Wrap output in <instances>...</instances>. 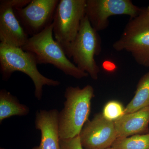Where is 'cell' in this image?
Masks as SVG:
<instances>
[{
  "label": "cell",
  "instance_id": "obj_12",
  "mask_svg": "<svg viewBox=\"0 0 149 149\" xmlns=\"http://www.w3.org/2000/svg\"><path fill=\"white\" fill-rule=\"evenodd\" d=\"M114 122L117 139L149 133V106L126 113Z\"/></svg>",
  "mask_w": 149,
  "mask_h": 149
},
{
  "label": "cell",
  "instance_id": "obj_13",
  "mask_svg": "<svg viewBox=\"0 0 149 149\" xmlns=\"http://www.w3.org/2000/svg\"><path fill=\"white\" fill-rule=\"evenodd\" d=\"M30 109L26 105L20 103L18 99L6 89L0 91V123L13 116H25Z\"/></svg>",
  "mask_w": 149,
  "mask_h": 149
},
{
  "label": "cell",
  "instance_id": "obj_17",
  "mask_svg": "<svg viewBox=\"0 0 149 149\" xmlns=\"http://www.w3.org/2000/svg\"><path fill=\"white\" fill-rule=\"evenodd\" d=\"M60 149H83L80 143V136L72 139L60 140Z\"/></svg>",
  "mask_w": 149,
  "mask_h": 149
},
{
  "label": "cell",
  "instance_id": "obj_3",
  "mask_svg": "<svg viewBox=\"0 0 149 149\" xmlns=\"http://www.w3.org/2000/svg\"><path fill=\"white\" fill-rule=\"evenodd\" d=\"M53 35L52 23L40 33L29 37L22 49L33 54L38 64L52 65L66 75L77 79L89 76L69 60Z\"/></svg>",
  "mask_w": 149,
  "mask_h": 149
},
{
  "label": "cell",
  "instance_id": "obj_2",
  "mask_svg": "<svg viewBox=\"0 0 149 149\" xmlns=\"http://www.w3.org/2000/svg\"><path fill=\"white\" fill-rule=\"evenodd\" d=\"M35 56L31 53L0 43V72L2 79L7 81L14 72H23L29 76L35 86L34 95L36 99H42L43 87H56L60 85L58 80L50 79L41 74L37 68Z\"/></svg>",
  "mask_w": 149,
  "mask_h": 149
},
{
  "label": "cell",
  "instance_id": "obj_7",
  "mask_svg": "<svg viewBox=\"0 0 149 149\" xmlns=\"http://www.w3.org/2000/svg\"><path fill=\"white\" fill-rule=\"evenodd\" d=\"M142 10L130 0H87L85 15L92 27L99 32L108 27L110 17L126 15L133 18Z\"/></svg>",
  "mask_w": 149,
  "mask_h": 149
},
{
  "label": "cell",
  "instance_id": "obj_15",
  "mask_svg": "<svg viewBox=\"0 0 149 149\" xmlns=\"http://www.w3.org/2000/svg\"><path fill=\"white\" fill-rule=\"evenodd\" d=\"M111 148L113 149H149V133L117 139Z\"/></svg>",
  "mask_w": 149,
  "mask_h": 149
},
{
  "label": "cell",
  "instance_id": "obj_1",
  "mask_svg": "<svg viewBox=\"0 0 149 149\" xmlns=\"http://www.w3.org/2000/svg\"><path fill=\"white\" fill-rule=\"evenodd\" d=\"M93 86L88 85L83 88L70 86L64 93V107L59 112L58 125L60 140L72 139L79 136L88 120L94 97Z\"/></svg>",
  "mask_w": 149,
  "mask_h": 149
},
{
  "label": "cell",
  "instance_id": "obj_6",
  "mask_svg": "<svg viewBox=\"0 0 149 149\" xmlns=\"http://www.w3.org/2000/svg\"><path fill=\"white\" fill-rule=\"evenodd\" d=\"M87 0H59L54 16L53 34L61 46L73 41L85 16Z\"/></svg>",
  "mask_w": 149,
  "mask_h": 149
},
{
  "label": "cell",
  "instance_id": "obj_8",
  "mask_svg": "<svg viewBox=\"0 0 149 149\" xmlns=\"http://www.w3.org/2000/svg\"><path fill=\"white\" fill-rule=\"evenodd\" d=\"M59 0H31L23 8L14 9L15 16L28 35H37L53 22Z\"/></svg>",
  "mask_w": 149,
  "mask_h": 149
},
{
  "label": "cell",
  "instance_id": "obj_16",
  "mask_svg": "<svg viewBox=\"0 0 149 149\" xmlns=\"http://www.w3.org/2000/svg\"><path fill=\"white\" fill-rule=\"evenodd\" d=\"M125 108L120 102L111 100L104 106L102 113L107 120L114 122L125 114Z\"/></svg>",
  "mask_w": 149,
  "mask_h": 149
},
{
  "label": "cell",
  "instance_id": "obj_11",
  "mask_svg": "<svg viewBox=\"0 0 149 149\" xmlns=\"http://www.w3.org/2000/svg\"><path fill=\"white\" fill-rule=\"evenodd\" d=\"M59 111L40 110L35 115V126L41 132L40 145L32 149H60Z\"/></svg>",
  "mask_w": 149,
  "mask_h": 149
},
{
  "label": "cell",
  "instance_id": "obj_5",
  "mask_svg": "<svg viewBox=\"0 0 149 149\" xmlns=\"http://www.w3.org/2000/svg\"><path fill=\"white\" fill-rule=\"evenodd\" d=\"M112 47L117 52L131 54L139 65L149 67V17L145 8L138 16L130 18Z\"/></svg>",
  "mask_w": 149,
  "mask_h": 149
},
{
  "label": "cell",
  "instance_id": "obj_9",
  "mask_svg": "<svg viewBox=\"0 0 149 149\" xmlns=\"http://www.w3.org/2000/svg\"><path fill=\"white\" fill-rule=\"evenodd\" d=\"M31 0L0 1V41L8 45L22 48L29 39L14 12L16 8L26 6Z\"/></svg>",
  "mask_w": 149,
  "mask_h": 149
},
{
  "label": "cell",
  "instance_id": "obj_20",
  "mask_svg": "<svg viewBox=\"0 0 149 149\" xmlns=\"http://www.w3.org/2000/svg\"><path fill=\"white\" fill-rule=\"evenodd\" d=\"M5 149L3 148H1V149Z\"/></svg>",
  "mask_w": 149,
  "mask_h": 149
},
{
  "label": "cell",
  "instance_id": "obj_19",
  "mask_svg": "<svg viewBox=\"0 0 149 149\" xmlns=\"http://www.w3.org/2000/svg\"><path fill=\"white\" fill-rule=\"evenodd\" d=\"M107 149H113L112 148H107Z\"/></svg>",
  "mask_w": 149,
  "mask_h": 149
},
{
  "label": "cell",
  "instance_id": "obj_14",
  "mask_svg": "<svg viewBox=\"0 0 149 149\" xmlns=\"http://www.w3.org/2000/svg\"><path fill=\"white\" fill-rule=\"evenodd\" d=\"M149 106V71L139 80L135 95L125 107V113H130Z\"/></svg>",
  "mask_w": 149,
  "mask_h": 149
},
{
  "label": "cell",
  "instance_id": "obj_18",
  "mask_svg": "<svg viewBox=\"0 0 149 149\" xmlns=\"http://www.w3.org/2000/svg\"><path fill=\"white\" fill-rule=\"evenodd\" d=\"M146 9V12L147 15H148V16L149 17V5L148 6V7L147 8H145Z\"/></svg>",
  "mask_w": 149,
  "mask_h": 149
},
{
  "label": "cell",
  "instance_id": "obj_10",
  "mask_svg": "<svg viewBox=\"0 0 149 149\" xmlns=\"http://www.w3.org/2000/svg\"><path fill=\"white\" fill-rule=\"evenodd\" d=\"M79 136L83 149L109 148L117 139L114 122L107 120L102 113L86 122Z\"/></svg>",
  "mask_w": 149,
  "mask_h": 149
},
{
  "label": "cell",
  "instance_id": "obj_4",
  "mask_svg": "<svg viewBox=\"0 0 149 149\" xmlns=\"http://www.w3.org/2000/svg\"><path fill=\"white\" fill-rule=\"evenodd\" d=\"M61 47L67 57L72 58L79 69L87 72L93 80H97L100 68L95 57L101 52V39L86 15L81 21L79 32L74 40Z\"/></svg>",
  "mask_w": 149,
  "mask_h": 149
}]
</instances>
